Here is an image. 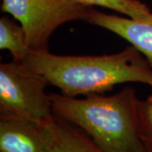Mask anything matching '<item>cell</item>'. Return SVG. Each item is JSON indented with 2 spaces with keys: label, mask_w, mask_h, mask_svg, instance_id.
Instances as JSON below:
<instances>
[{
  "label": "cell",
  "mask_w": 152,
  "mask_h": 152,
  "mask_svg": "<svg viewBox=\"0 0 152 152\" xmlns=\"http://www.w3.org/2000/svg\"><path fill=\"white\" fill-rule=\"evenodd\" d=\"M23 62L71 97L101 95L124 83H142L152 88V67L132 45L119 53L99 56L30 50Z\"/></svg>",
  "instance_id": "obj_1"
},
{
  "label": "cell",
  "mask_w": 152,
  "mask_h": 152,
  "mask_svg": "<svg viewBox=\"0 0 152 152\" xmlns=\"http://www.w3.org/2000/svg\"><path fill=\"white\" fill-rule=\"evenodd\" d=\"M50 97L55 117L79 127L101 151L147 152L139 127L140 99L132 86L112 96Z\"/></svg>",
  "instance_id": "obj_2"
},
{
  "label": "cell",
  "mask_w": 152,
  "mask_h": 152,
  "mask_svg": "<svg viewBox=\"0 0 152 152\" xmlns=\"http://www.w3.org/2000/svg\"><path fill=\"white\" fill-rule=\"evenodd\" d=\"M47 79L22 61L0 64V118L46 122L53 116Z\"/></svg>",
  "instance_id": "obj_3"
},
{
  "label": "cell",
  "mask_w": 152,
  "mask_h": 152,
  "mask_svg": "<svg viewBox=\"0 0 152 152\" xmlns=\"http://www.w3.org/2000/svg\"><path fill=\"white\" fill-rule=\"evenodd\" d=\"M92 8L77 0H2L1 6L21 25L32 51H48L58 28L68 22L86 21Z\"/></svg>",
  "instance_id": "obj_4"
},
{
  "label": "cell",
  "mask_w": 152,
  "mask_h": 152,
  "mask_svg": "<svg viewBox=\"0 0 152 152\" xmlns=\"http://www.w3.org/2000/svg\"><path fill=\"white\" fill-rule=\"evenodd\" d=\"M53 117L46 122L0 118V152H55Z\"/></svg>",
  "instance_id": "obj_5"
},
{
  "label": "cell",
  "mask_w": 152,
  "mask_h": 152,
  "mask_svg": "<svg viewBox=\"0 0 152 152\" xmlns=\"http://www.w3.org/2000/svg\"><path fill=\"white\" fill-rule=\"evenodd\" d=\"M86 22L110 31L130 42L152 67V16L148 20H135L106 14L92 8Z\"/></svg>",
  "instance_id": "obj_6"
},
{
  "label": "cell",
  "mask_w": 152,
  "mask_h": 152,
  "mask_svg": "<svg viewBox=\"0 0 152 152\" xmlns=\"http://www.w3.org/2000/svg\"><path fill=\"white\" fill-rule=\"evenodd\" d=\"M51 124L55 136V152H102L83 131L53 115Z\"/></svg>",
  "instance_id": "obj_7"
},
{
  "label": "cell",
  "mask_w": 152,
  "mask_h": 152,
  "mask_svg": "<svg viewBox=\"0 0 152 152\" xmlns=\"http://www.w3.org/2000/svg\"><path fill=\"white\" fill-rule=\"evenodd\" d=\"M0 48L9 51L13 60L22 62L31 50L21 25L6 15L0 19Z\"/></svg>",
  "instance_id": "obj_8"
},
{
  "label": "cell",
  "mask_w": 152,
  "mask_h": 152,
  "mask_svg": "<svg viewBox=\"0 0 152 152\" xmlns=\"http://www.w3.org/2000/svg\"><path fill=\"white\" fill-rule=\"evenodd\" d=\"M88 6H100L135 20H148L152 16L150 8L140 0H77Z\"/></svg>",
  "instance_id": "obj_9"
},
{
  "label": "cell",
  "mask_w": 152,
  "mask_h": 152,
  "mask_svg": "<svg viewBox=\"0 0 152 152\" xmlns=\"http://www.w3.org/2000/svg\"><path fill=\"white\" fill-rule=\"evenodd\" d=\"M139 127L147 152H152V95L139 101Z\"/></svg>",
  "instance_id": "obj_10"
}]
</instances>
